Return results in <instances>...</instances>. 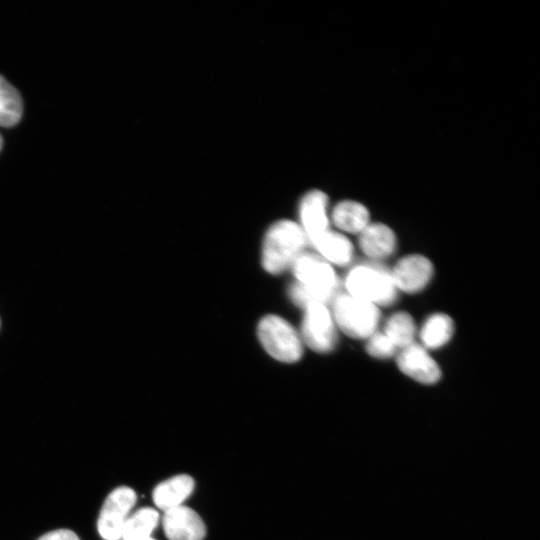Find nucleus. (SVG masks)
Returning <instances> with one entry per match:
<instances>
[{
	"label": "nucleus",
	"instance_id": "f257e3e1",
	"mask_svg": "<svg viewBox=\"0 0 540 540\" xmlns=\"http://www.w3.org/2000/svg\"><path fill=\"white\" fill-rule=\"evenodd\" d=\"M297 282L290 287L292 301L305 308L312 303H332L339 294L333 267L317 254L303 252L291 266Z\"/></svg>",
	"mask_w": 540,
	"mask_h": 540
},
{
	"label": "nucleus",
	"instance_id": "f03ea898",
	"mask_svg": "<svg viewBox=\"0 0 540 540\" xmlns=\"http://www.w3.org/2000/svg\"><path fill=\"white\" fill-rule=\"evenodd\" d=\"M307 238L299 223L280 220L267 230L262 245V265L271 274H279L304 252Z\"/></svg>",
	"mask_w": 540,
	"mask_h": 540
},
{
	"label": "nucleus",
	"instance_id": "7ed1b4c3",
	"mask_svg": "<svg viewBox=\"0 0 540 540\" xmlns=\"http://www.w3.org/2000/svg\"><path fill=\"white\" fill-rule=\"evenodd\" d=\"M347 294L378 307L391 305L397 298V288L391 273L377 261L354 266L346 276Z\"/></svg>",
	"mask_w": 540,
	"mask_h": 540
},
{
	"label": "nucleus",
	"instance_id": "20e7f679",
	"mask_svg": "<svg viewBox=\"0 0 540 540\" xmlns=\"http://www.w3.org/2000/svg\"><path fill=\"white\" fill-rule=\"evenodd\" d=\"M331 314L335 325L356 339H368L377 331L380 320L377 306L342 293L333 300Z\"/></svg>",
	"mask_w": 540,
	"mask_h": 540
},
{
	"label": "nucleus",
	"instance_id": "39448f33",
	"mask_svg": "<svg viewBox=\"0 0 540 540\" xmlns=\"http://www.w3.org/2000/svg\"><path fill=\"white\" fill-rule=\"evenodd\" d=\"M259 340L274 359L293 363L298 361L303 353L302 341L285 319L277 315L263 317L257 328Z\"/></svg>",
	"mask_w": 540,
	"mask_h": 540
},
{
	"label": "nucleus",
	"instance_id": "423d86ee",
	"mask_svg": "<svg viewBox=\"0 0 540 540\" xmlns=\"http://www.w3.org/2000/svg\"><path fill=\"white\" fill-rule=\"evenodd\" d=\"M137 495L127 486L115 488L105 499L97 521L99 535L104 540H120Z\"/></svg>",
	"mask_w": 540,
	"mask_h": 540
},
{
	"label": "nucleus",
	"instance_id": "0eeeda50",
	"mask_svg": "<svg viewBox=\"0 0 540 540\" xmlns=\"http://www.w3.org/2000/svg\"><path fill=\"white\" fill-rule=\"evenodd\" d=\"M302 322L304 342L315 352L326 353L336 345V325L327 305L312 303L305 308Z\"/></svg>",
	"mask_w": 540,
	"mask_h": 540
},
{
	"label": "nucleus",
	"instance_id": "6e6552de",
	"mask_svg": "<svg viewBox=\"0 0 540 540\" xmlns=\"http://www.w3.org/2000/svg\"><path fill=\"white\" fill-rule=\"evenodd\" d=\"M433 272L431 261L419 254L403 257L390 271L397 290L406 293L423 290L431 281Z\"/></svg>",
	"mask_w": 540,
	"mask_h": 540
},
{
	"label": "nucleus",
	"instance_id": "1a4fd4ad",
	"mask_svg": "<svg viewBox=\"0 0 540 540\" xmlns=\"http://www.w3.org/2000/svg\"><path fill=\"white\" fill-rule=\"evenodd\" d=\"M299 217V225L311 244L330 229L326 194L317 189L307 192L300 201Z\"/></svg>",
	"mask_w": 540,
	"mask_h": 540
},
{
	"label": "nucleus",
	"instance_id": "9d476101",
	"mask_svg": "<svg viewBox=\"0 0 540 540\" xmlns=\"http://www.w3.org/2000/svg\"><path fill=\"white\" fill-rule=\"evenodd\" d=\"M399 369L408 377L422 384H434L441 378V370L426 349L412 343L397 355Z\"/></svg>",
	"mask_w": 540,
	"mask_h": 540
},
{
	"label": "nucleus",
	"instance_id": "9b49d317",
	"mask_svg": "<svg viewBox=\"0 0 540 540\" xmlns=\"http://www.w3.org/2000/svg\"><path fill=\"white\" fill-rule=\"evenodd\" d=\"M162 525L169 540H203L206 534L201 517L184 505L165 511Z\"/></svg>",
	"mask_w": 540,
	"mask_h": 540
},
{
	"label": "nucleus",
	"instance_id": "f8f14e48",
	"mask_svg": "<svg viewBox=\"0 0 540 540\" xmlns=\"http://www.w3.org/2000/svg\"><path fill=\"white\" fill-rule=\"evenodd\" d=\"M397 240L393 230L383 223H369L359 233V246L362 252L377 261L392 255L396 249Z\"/></svg>",
	"mask_w": 540,
	"mask_h": 540
},
{
	"label": "nucleus",
	"instance_id": "ddd939ff",
	"mask_svg": "<svg viewBox=\"0 0 540 540\" xmlns=\"http://www.w3.org/2000/svg\"><path fill=\"white\" fill-rule=\"evenodd\" d=\"M194 489V480L187 474H179L159 483L153 490V502L162 511L182 505Z\"/></svg>",
	"mask_w": 540,
	"mask_h": 540
},
{
	"label": "nucleus",
	"instance_id": "4468645a",
	"mask_svg": "<svg viewBox=\"0 0 540 540\" xmlns=\"http://www.w3.org/2000/svg\"><path fill=\"white\" fill-rule=\"evenodd\" d=\"M319 256L329 264L347 265L353 258V245L349 239L339 232L328 230L312 243Z\"/></svg>",
	"mask_w": 540,
	"mask_h": 540
},
{
	"label": "nucleus",
	"instance_id": "2eb2a0df",
	"mask_svg": "<svg viewBox=\"0 0 540 540\" xmlns=\"http://www.w3.org/2000/svg\"><path fill=\"white\" fill-rule=\"evenodd\" d=\"M331 220L339 230L359 234L369 225L370 213L362 203L344 200L333 208Z\"/></svg>",
	"mask_w": 540,
	"mask_h": 540
},
{
	"label": "nucleus",
	"instance_id": "dca6fc26",
	"mask_svg": "<svg viewBox=\"0 0 540 540\" xmlns=\"http://www.w3.org/2000/svg\"><path fill=\"white\" fill-rule=\"evenodd\" d=\"M453 320L444 313H435L429 316L420 331L422 346L429 349H438L447 344L453 336Z\"/></svg>",
	"mask_w": 540,
	"mask_h": 540
},
{
	"label": "nucleus",
	"instance_id": "f3484780",
	"mask_svg": "<svg viewBox=\"0 0 540 540\" xmlns=\"http://www.w3.org/2000/svg\"><path fill=\"white\" fill-rule=\"evenodd\" d=\"M159 521V513L150 507L141 508L127 518L122 540H155L151 537Z\"/></svg>",
	"mask_w": 540,
	"mask_h": 540
},
{
	"label": "nucleus",
	"instance_id": "a211bd4d",
	"mask_svg": "<svg viewBox=\"0 0 540 540\" xmlns=\"http://www.w3.org/2000/svg\"><path fill=\"white\" fill-rule=\"evenodd\" d=\"M383 332L397 349H403L414 342L416 325L409 313L401 311L389 317Z\"/></svg>",
	"mask_w": 540,
	"mask_h": 540
},
{
	"label": "nucleus",
	"instance_id": "6ab92c4d",
	"mask_svg": "<svg viewBox=\"0 0 540 540\" xmlns=\"http://www.w3.org/2000/svg\"><path fill=\"white\" fill-rule=\"evenodd\" d=\"M23 105L18 91L0 76V126L11 127L19 122Z\"/></svg>",
	"mask_w": 540,
	"mask_h": 540
},
{
	"label": "nucleus",
	"instance_id": "aec40b11",
	"mask_svg": "<svg viewBox=\"0 0 540 540\" xmlns=\"http://www.w3.org/2000/svg\"><path fill=\"white\" fill-rule=\"evenodd\" d=\"M366 350L374 358L386 359L392 357L398 349L383 331H376L367 339Z\"/></svg>",
	"mask_w": 540,
	"mask_h": 540
},
{
	"label": "nucleus",
	"instance_id": "412c9836",
	"mask_svg": "<svg viewBox=\"0 0 540 540\" xmlns=\"http://www.w3.org/2000/svg\"><path fill=\"white\" fill-rule=\"evenodd\" d=\"M38 540H80L76 533L69 529H56L42 535Z\"/></svg>",
	"mask_w": 540,
	"mask_h": 540
},
{
	"label": "nucleus",
	"instance_id": "4be33fe9",
	"mask_svg": "<svg viewBox=\"0 0 540 540\" xmlns=\"http://www.w3.org/2000/svg\"><path fill=\"white\" fill-rule=\"evenodd\" d=\"M2 144H3V140H2V137H1V135H0V150H1V148H2Z\"/></svg>",
	"mask_w": 540,
	"mask_h": 540
}]
</instances>
